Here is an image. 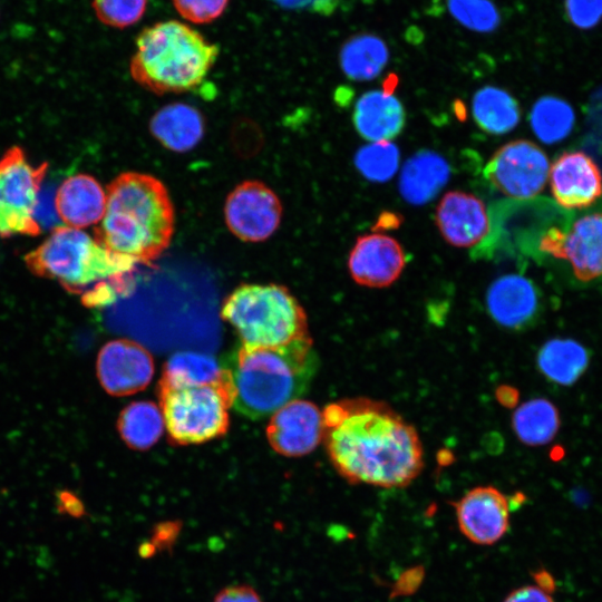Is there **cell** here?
<instances>
[{
	"instance_id": "ac0fdd59",
	"label": "cell",
	"mask_w": 602,
	"mask_h": 602,
	"mask_svg": "<svg viewBox=\"0 0 602 602\" xmlns=\"http://www.w3.org/2000/svg\"><path fill=\"white\" fill-rule=\"evenodd\" d=\"M55 207L59 220L69 227H87L104 217L106 194L95 177L76 174L56 190Z\"/></svg>"
},
{
	"instance_id": "2e32d148",
	"label": "cell",
	"mask_w": 602,
	"mask_h": 602,
	"mask_svg": "<svg viewBox=\"0 0 602 602\" xmlns=\"http://www.w3.org/2000/svg\"><path fill=\"white\" fill-rule=\"evenodd\" d=\"M436 224L443 237L457 247H472L491 230L484 203L475 195L452 191L443 196L436 210Z\"/></svg>"
},
{
	"instance_id": "d590c367",
	"label": "cell",
	"mask_w": 602,
	"mask_h": 602,
	"mask_svg": "<svg viewBox=\"0 0 602 602\" xmlns=\"http://www.w3.org/2000/svg\"><path fill=\"white\" fill-rule=\"evenodd\" d=\"M213 602H263L259 593L250 585L237 584L222 589Z\"/></svg>"
},
{
	"instance_id": "74e56055",
	"label": "cell",
	"mask_w": 602,
	"mask_h": 602,
	"mask_svg": "<svg viewBox=\"0 0 602 602\" xmlns=\"http://www.w3.org/2000/svg\"><path fill=\"white\" fill-rule=\"evenodd\" d=\"M287 7L311 8L315 11L330 12L336 8V0H274Z\"/></svg>"
},
{
	"instance_id": "7402d4cb",
	"label": "cell",
	"mask_w": 602,
	"mask_h": 602,
	"mask_svg": "<svg viewBox=\"0 0 602 602\" xmlns=\"http://www.w3.org/2000/svg\"><path fill=\"white\" fill-rule=\"evenodd\" d=\"M449 177L446 159L431 151H420L404 165L399 179L402 197L415 205L431 201Z\"/></svg>"
},
{
	"instance_id": "83f0119b",
	"label": "cell",
	"mask_w": 602,
	"mask_h": 602,
	"mask_svg": "<svg viewBox=\"0 0 602 602\" xmlns=\"http://www.w3.org/2000/svg\"><path fill=\"white\" fill-rule=\"evenodd\" d=\"M117 428L130 448L145 450L159 439L165 424L162 410L155 404L136 401L123 409Z\"/></svg>"
},
{
	"instance_id": "3957f363",
	"label": "cell",
	"mask_w": 602,
	"mask_h": 602,
	"mask_svg": "<svg viewBox=\"0 0 602 602\" xmlns=\"http://www.w3.org/2000/svg\"><path fill=\"white\" fill-rule=\"evenodd\" d=\"M234 409L251 419L273 415L308 389L318 367L310 337L276 347L240 344L223 365Z\"/></svg>"
},
{
	"instance_id": "6da1fadb",
	"label": "cell",
	"mask_w": 602,
	"mask_h": 602,
	"mask_svg": "<svg viewBox=\"0 0 602 602\" xmlns=\"http://www.w3.org/2000/svg\"><path fill=\"white\" fill-rule=\"evenodd\" d=\"M330 462L350 484L400 488L424 468L417 430L383 401L343 399L322 410Z\"/></svg>"
},
{
	"instance_id": "5b68a950",
	"label": "cell",
	"mask_w": 602,
	"mask_h": 602,
	"mask_svg": "<svg viewBox=\"0 0 602 602\" xmlns=\"http://www.w3.org/2000/svg\"><path fill=\"white\" fill-rule=\"evenodd\" d=\"M219 56L216 45L176 20L145 28L136 39L129 70L133 79L156 95L196 88Z\"/></svg>"
},
{
	"instance_id": "e0dca14e",
	"label": "cell",
	"mask_w": 602,
	"mask_h": 602,
	"mask_svg": "<svg viewBox=\"0 0 602 602\" xmlns=\"http://www.w3.org/2000/svg\"><path fill=\"white\" fill-rule=\"evenodd\" d=\"M538 307L540 298L534 283L521 274L502 275L486 292L489 315L505 328H525L534 321Z\"/></svg>"
},
{
	"instance_id": "f1b7e54d",
	"label": "cell",
	"mask_w": 602,
	"mask_h": 602,
	"mask_svg": "<svg viewBox=\"0 0 602 602\" xmlns=\"http://www.w3.org/2000/svg\"><path fill=\"white\" fill-rule=\"evenodd\" d=\"M530 119L537 138L552 144L564 139L571 133L575 116L566 101L545 96L534 104Z\"/></svg>"
},
{
	"instance_id": "e575fe53",
	"label": "cell",
	"mask_w": 602,
	"mask_h": 602,
	"mask_svg": "<svg viewBox=\"0 0 602 602\" xmlns=\"http://www.w3.org/2000/svg\"><path fill=\"white\" fill-rule=\"evenodd\" d=\"M181 532L178 521H166L156 524L152 531L151 543L156 551H166L173 547Z\"/></svg>"
},
{
	"instance_id": "484cf974",
	"label": "cell",
	"mask_w": 602,
	"mask_h": 602,
	"mask_svg": "<svg viewBox=\"0 0 602 602\" xmlns=\"http://www.w3.org/2000/svg\"><path fill=\"white\" fill-rule=\"evenodd\" d=\"M557 408L545 398L530 399L512 416V428L523 444L540 446L550 443L560 427Z\"/></svg>"
},
{
	"instance_id": "cb8c5ba5",
	"label": "cell",
	"mask_w": 602,
	"mask_h": 602,
	"mask_svg": "<svg viewBox=\"0 0 602 602\" xmlns=\"http://www.w3.org/2000/svg\"><path fill=\"white\" fill-rule=\"evenodd\" d=\"M339 58L341 69L348 78L363 81L381 74L388 62L389 51L381 38L360 33L344 42Z\"/></svg>"
},
{
	"instance_id": "d6986e66",
	"label": "cell",
	"mask_w": 602,
	"mask_h": 602,
	"mask_svg": "<svg viewBox=\"0 0 602 602\" xmlns=\"http://www.w3.org/2000/svg\"><path fill=\"white\" fill-rule=\"evenodd\" d=\"M559 259L571 264L580 281L602 276V213H591L576 220L564 232Z\"/></svg>"
},
{
	"instance_id": "f35d334b",
	"label": "cell",
	"mask_w": 602,
	"mask_h": 602,
	"mask_svg": "<svg viewBox=\"0 0 602 602\" xmlns=\"http://www.w3.org/2000/svg\"><path fill=\"white\" fill-rule=\"evenodd\" d=\"M423 579V572L419 567L408 570L399 579L395 593L405 594L415 591Z\"/></svg>"
},
{
	"instance_id": "8992f818",
	"label": "cell",
	"mask_w": 602,
	"mask_h": 602,
	"mask_svg": "<svg viewBox=\"0 0 602 602\" xmlns=\"http://www.w3.org/2000/svg\"><path fill=\"white\" fill-rule=\"evenodd\" d=\"M222 317L249 347H276L309 337L302 307L276 284L240 285L224 301Z\"/></svg>"
},
{
	"instance_id": "5bb4252c",
	"label": "cell",
	"mask_w": 602,
	"mask_h": 602,
	"mask_svg": "<svg viewBox=\"0 0 602 602\" xmlns=\"http://www.w3.org/2000/svg\"><path fill=\"white\" fill-rule=\"evenodd\" d=\"M406 265L405 252L395 239L379 233L357 239L348 258V269L353 281L368 288L392 284Z\"/></svg>"
},
{
	"instance_id": "4316f807",
	"label": "cell",
	"mask_w": 602,
	"mask_h": 602,
	"mask_svg": "<svg viewBox=\"0 0 602 602\" xmlns=\"http://www.w3.org/2000/svg\"><path fill=\"white\" fill-rule=\"evenodd\" d=\"M520 107L507 91L493 86L479 89L473 98V116L477 125L491 134H505L520 122Z\"/></svg>"
},
{
	"instance_id": "ba28073f",
	"label": "cell",
	"mask_w": 602,
	"mask_h": 602,
	"mask_svg": "<svg viewBox=\"0 0 602 602\" xmlns=\"http://www.w3.org/2000/svg\"><path fill=\"white\" fill-rule=\"evenodd\" d=\"M47 169V163L32 166L18 146L0 158V237L41 233L35 210Z\"/></svg>"
},
{
	"instance_id": "9c48e42d",
	"label": "cell",
	"mask_w": 602,
	"mask_h": 602,
	"mask_svg": "<svg viewBox=\"0 0 602 602\" xmlns=\"http://www.w3.org/2000/svg\"><path fill=\"white\" fill-rule=\"evenodd\" d=\"M546 154L530 140H514L497 149L487 162L484 175L503 194L530 198L538 194L548 181Z\"/></svg>"
},
{
	"instance_id": "277c9868",
	"label": "cell",
	"mask_w": 602,
	"mask_h": 602,
	"mask_svg": "<svg viewBox=\"0 0 602 602\" xmlns=\"http://www.w3.org/2000/svg\"><path fill=\"white\" fill-rule=\"evenodd\" d=\"M25 263L35 275L57 281L68 292L81 295L90 307L125 294L136 264L108 251L86 232L67 226L56 227L25 255Z\"/></svg>"
},
{
	"instance_id": "44dd1931",
	"label": "cell",
	"mask_w": 602,
	"mask_h": 602,
	"mask_svg": "<svg viewBox=\"0 0 602 602\" xmlns=\"http://www.w3.org/2000/svg\"><path fill=\"white\" fill-rule=\"evenodd\" d=\"M149 129L164 147L184 153L194 148L203 138L204 118L196 108L175 103L155 113Z\"/></svg>"
},
{
	"instance_id": "60d3db41",
	"label": "cell",
	"mask_w": 602,
	"mask_h": 602,
	"mask_svg": "<svg viewBox=\"0 0 602 602\" xmlns=\"http://www.w3.org/2000/svg\"><path fill=\"white\" fill-rule=\"evenodd\" d=\"M534 580L536 582V586H538L540 589H542L543 591L547 593H551L555 588V583L552 575L545 570L536 571L534 573Z\"/></svg>"
},
{
	"instance_id": "1f68e13d",
	"label": "cell",
	"mask_w": 602,
	"mask_h": 602,
	"mask_svg": "<svg viewBox=\"0 0 602 602\" xmlns=\"http://www.w3.org/2000/svg\"><path fill=\"white\" fill-rule=\"evenodd\" d=\"M147 0H93L97 18L109 27L126 28L144 16Z\"/></svg>"
},
{
	"instance_id": "30bf717a",
	"label": "cell",
	"mask_w": 602,
	"mask_h": 602,
	"mask_svg": "<svg viewBox=\"0 0 602 602\" xmlns=\"http://www.w3.org/2000/svg\"><path fill=\"white\" fill-rule=\"evenodd\" d=\"M281 217L279 197L262 182L245 181L226 197L225 223L231 233L244 242L269 239L279 227Z\"/></svg>"
},
{
	"instance_id": "7c38bea8",
	"label": "cell",
	"mask_w": 602,
	"mask_h": 602,
	"mask_svg": "<svg viewBox=\"0 0 602 602\" xmlns=\"http://www.w3.org/2000/svg\"><path fill=\"white\" fill-rule=\"evenodd\" d=\"M462 534L478 545L499 541L509 526V502L494 486H477L454 503Z\"/></svg>"
},
{
	"instance_id": "4dcf8cb0",
	"label": "cell",
	"mask_w": 602,
	"mask_h": 602,
	"mask_svg": "<svg viewBox=\"0 0 602 602\" xmlns=\"http://www.w3.org/2000/svg\"><path fill=\"white\" fill-rule=\"evenodd\" d=\"M450 14L466 28L491 32L499 25V12L489 0H447Z\"/></svg>"
},
{
	"instance_id": "7a4b0ae2",
	"label": "cell",
	"mask_w": 602,
	"mask_h": 602,
	"mask_svg": "<svg viewBox=\"0 0 602 602\" xmlns=\"http://www.w3.org/2000/svg\"><path fill=\"white\" fill-rule=\"evenodd\" d=\"M174 229V206L165 185L152 175L126 172L107 187L105 214L94 237L117 255L149 264L167 249Z\"/></svg>"
},
{
	"instance_id": "4fadbf2b",
	"label": "cell",
	"mask_w": 602,
	"mask_h": 602,
	"mask_svg": "<svg viewBox=\"0 0 602 602\" xmlns=\"http://www.w3.org/2000/svg\"><path fill=\"white\" fill-rule=\"evenodd\" d=\"M323 435L322 410L313 402L301 399L276 410L266 427L272 448L289 457L311 453L323 440Z\"/></svg>"
},
{
	"instance_id": "52a82bcc",
	"label": "cell",
	"mask_w": 602,
	"mask_h": 602,
	"mask_svg": "<svg viewBox=\"0 0 602 602\" xmlns=\"http://www.w3.org/2000/svg\"><path fill=\"white\" fill-rule=\"evenodd\" d=\"M158 391L165 428L173 441L181 445L200 444L226 433L229 409L233 405L229 376L211 385L182 388L158 386Z\"/></svg>"
},
{
	"instance_id": "ab89813d",
	"label": "cell",
	"mask_w": 602,
	"mask_h": 602,
	"mask_svg": "<svg viewBox=\"0 0 602 602\" xmlns=\"http://www.w3.org/2000/svg\"><path fill=\"white\" fill-rule=\"evenodd\" d=\"M496 397L503 406L512 407L517 402L518 392L513 387L502 386L498 387Z\"/></svg>"
},
{
	"instance_id": "ffe728a7",
	"label": "cell",
	"mask_w": 602,
	"mask_h": 602,
	"mask_svg": "<svg viewBox=\"0 0 602 602\" xmlns=\"http://www.w3.org/2000/svg\"><path fill=\"white\" fill-rule=\"evenodd\" d=\"M402 104L391 93L371 90L357 101L353 123L357 132L370 142L390 140L404 128Z\"/></svg>"
},
{
	"instance_id": "f546056e",
	"label": "cell",
	"mask_w": 602,
	"mask_h": 602,
	"mask_svg": "<svg viewBox=\"0 0 602 602\" xmlns=\"http://www.w3.org/2000/svg\"><path fill=\"white\" fill-rule=\"evenodd\" d=\"M355 163L369 181L386 182L398 168L399 151L390 140L370 142L357 152Z\"/></svg>"
},
{
	"instance_id": "603a6c76",
	"label": "cell",
	"mask_w": 602,
	"mask_h": 602,
	"mask_svg": "<svg viewBox=\"0 0 602 602\" xmlns=\"http://www.w3.org/2000/svg\"><path fill=\"white\" fill-rule=\"evenodd\" d=\"M537 367L551 381L570 386L589 365L588 350L572 339H552L537 353Z\"/></svg>"
},
{
	"instance_id": "8fae6325",
	"label": "cell",
	"mask_w": 602,
	"mask_h": 602,
	"mask_svg": "<svg viewBox=\"0 0 602 602\" xmlns=\"http://www.w3.org/2000/svg\"><path fill=\"white\" fill-rule=\"evenodd\" d=\"M97 376L111 396L122 397L143 390L154 375L151 353L140 344L117 339L101 347L97 357Z\"/></svg>"
},
{
	"instance_id": "b9f144b4",
	"label": "cell",
	"mask_w": 602,
	"mask_h": 602,
	"mask_svg": "<svg viewBox=\"0 0 602 602\" xmlns=\"http://www.w3.org/2000/svg\"><path fill=\"white\" fill-rule=\"evenodd\" d=\"M156 552V548L153 546L151 542L143 543L139 547V554L143 557H148L151 555H154Z\"/></svg>"
},
{
	"instance_id": "9a60e30c",
	"label": "cell",
	"mask_w": 602,
	"mask_h": 602,
	"mask_svg": "<svg viewBox=\"0 0 602 602\" xmlns=\"http://www.w3.org/2000/svg\"><path fill=\"white\" fill-rule=\"evenodd\" d=\"M548 181L554 200L564 208H585L602 194L601 172L583 152H566L556 158Z\"/></svg>"
},
{
	"instance_id": "d4e9b609",
	"label": "cell",
	"mask_w": 602,
	"mask_h": 602,
	"mask_svg": "<svg viewBox=\"0 0 602 602\" xmlns=\"http://www.w3.org/2000/svg\"><path fill=\"white\" fill-rule=\"evenodd\" d=\"M225 367L212 356L201 352H178L172 356L164 369L159 386L182 388L211 385L227 378Z\"/></svg>"
},
{
	"instance_id": "d6a6232c",
	"label": "cell",
	"mask_w": 602,
	"mask_h": 602,
	"mask_svg": "<svg viewBox=\"0 0 602 602\" xmlns=\"http://www.w3.org/2000/svg\"><path fill=\"white\" fill-rule=\"evenodd\" d=\"M229 0H173L176 11L194 23H208L226 9Z\"/></svg>"
},
{
	"instance_id": "836d02e7",
	"label": "cell",
	"mask_w": 602,
	"mask_h": 602,
	"mask_svg": "<svg viewBox=\"0 0 602 602\" xmlns=\"http://www.w3.org/2000/svg\"><path fill=\"white\" fill-rule=\"evenodd\" d=\"M565 10L574 26L589 29L602 18V0H565Z\"/></svg>"
},
{
	"instance_id": "8d00e7d4",
	"label": "cell",
	"mask_w": 602,
	"mask_h": 602,
	"mask_svg": "<svg viewBox=\"0 0 602 602\" xmlns=\"http://www.w3.org/2000/svg\"><path fill=\"white\" fill-rule=\"evenodd\" d=\"M503 602H554V600L538 586L525 585L509 592Z\"/></svg>"
}]
</instances>
